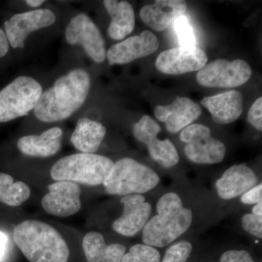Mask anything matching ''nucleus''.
<instances>
[{
  "label": "nucleus",
  "mask_w": 262,
  "mask_h": 262,
  "mask_svg": "<svg viewBox=\"0 0 262 262\" xmlns=\"http://www.w3.org/2000/svg\"><path fill=\"white\" fill-rule=\"evenodd\" d=\"M201 113L199 104L187 97H177L170 104L161 105L155 108V117L165 123L170 134H177L189 126Z\"/></svg>",
  "instance_id": "obj_16"
},
{
  "label": "nucleus",
  "mask_w": 262,
  "mask_h": 262,
  "mask_svg": "<svg viewBox=\"0 0 262 262\" xmlns=\"http://www.w3.org/2000/svg\"><path fill=\"white\" fill-rule=\"evenodd\" d=\"M65 37L69 44L82 46L93 61L102 63L106 58L102 34L89 15L80 13L71 19L66 29Z\"/></svg>",
  "instance_id": "obj_10"
},
{
  "label": "nucleus",
  "mask_w": 262,
  "mask_h": 262,
  "mask_svg": "<svg viewBox=\"0 0 262 262\" xmlns=\"http://www.w3.org/2000/svg\"><path fill=\"white\" fill-rule=\"evenodd\" d=\"M241 223L246 232L258 238H261L262 215L247 213L243 216Z\"/></svg>",
  "instance_id": "obj_28"
},
{
  "label": "nucleus",
  "mask_w": 262,
  "mask_h": 262,
  "mask_svg": "<svg viewBox=\"0 0 262 262\" xmlns=\"http://www.w3.org/2000/svg\"><path fill=\"white\" fill-rule=\"evenodd\" d=\"M160 131L159 124L149 115H144L134 125L133 134L138 141L147 146L153 160L164 168H170L179 163V153L171 141L158 139Z\"/></svg>",
  "instance_id": "obj_9"
},
{
  "label": "nucleus",
  "mask_w": 262,
  "mask_h": 262,
  "mask_svg": "<svg viewBox=\"0 0 262 262\" xmlns=\"http://www.w3.org/2000/svg\"><path fill=\"white\" fill-rule=\"evenodd\" d=\"M160 258L156 248L146 244H136L125 253L120 262H160Z\"/></svg>",
  "instance_id": "obj_25"
},
{
  "label": "nucleus",
  "mask_w": 262,
  "mask_h": 262,
  "mask_svg": "<svg viewBox=\"0 0 262 262\" xmlns=\"http://www.w3.org/2000/svg\"><path fill=\"white\" fill-rule=\"evenodd\" d=\"M261 110L262 98L260 97L253 103L248 114V122L259 131L262 130Z\"/></svg>",
  "instance_id": "obj_29"
},
{
  "label": "nucleus",
  "mask_w": 262,
  "mask_h": 262,
  "mask_svg": "<svg viewBox=\"0 0 262 262\" xmlns=\"http://www.w3.org/2000/svg\"><path fill=\"white\" fill-rule=\"evenodd\" d=\"M106 11L111 16L108 36L115 40L127 37L135 27V13L130 3L127 1L105 0L103 2Z\"/></svg>",
  "instance_id": "obj_22"
},
{
  "label": "nucleus",
  "mask_w": 262,
  "mask_h": 262,
  "mask_svg": "<svg viewBox=\"0 0 262 262\" xmlns=\"http://www.w3.org/2000/svg\"><path fill=\"white\" fill-rule=\"evenodd\" d=\"M7 237L4 233L0 232V261L4 256L5 249H6Z\"/></svg>",
  "instance_id": "obj_33"
},
{
  "label": "nucleus",
  "mask_w": 262,
  "mask_h": 262,
  "mask_svg": "<svg viewBox=\"0 0 262 262\" xmlns=\"http://www.w3.org/2000/svg\"><path fill=\"white\" fill-rule=\"evenodd\" d=\"M25 3L33 8H37L42 5L45 1L43 0H27Z\"/></svg>",
  "instance_id": "obj_34"
},
{
  "label": "nucleus",
  "mask_w": 262,
  "mask_h": 262,
  "mask_svg": "<svg viewBox=\"0 0 262 262\" xmlns=\"http://www.w3.org/2000/svg\"><path fill=\"white\" fill-rule=\"evenodd\" d=\"M159 48V41L150 31H144L140 35L127 38L114 45L106 53L108 64H126L152 54Z\"/></svg>",
  "instance_id": "obj_14"
},
{
  "label": "nucleus",
  "mask_w": 262,
  "mask_h": 262,
  "mask_svg": "<svg viewBox=\"0 0 262 262\" xmlns=\"http://www.w3.org/2000/svg\"><path fill=\"white\" fill-rule=\"evenodd\" d=\"M120 202L123 205V212L113 224L117 233L125 237H133L144 228L149 220L151 206L141 194L124 196Z\"/></svg>",
  "instance_id": "obj_15"
},
{
  "label": "nucleus",
  "mask_w": 262,
  "mask_h": 262,
  "mask_svg": "<svg viewBox=\"0 0 262 262\" xmlns=\"http://www.w3.org/2000/svg\"><path fill=\"white\" fill-rule=\"evenodd\" d=\"M252 72L251 66L244 60L217 59L198 72L196 80L203 87L230 89L246 83Z\"/></svg>",
  "instance_id": "obj_8"
},
{
  "label": "nucleus",
  "mask_w": 262,
  "mask_h": 262,
  "mask_svg": "<svg viewBox=\"0 0 262 262\" xmlns=\"http://www.w3.org/2000/svg\"><path fill=\"white\" fill-rule=\"evenodd\" d=\"M258 177L246 164L234 165L215 182L217 193L224 200H232L258 184Z\"/></svg>",
  "instance_id": "obj_17"
},
{
  "label": "nucleus",
  "mask_w": 262,
  "mask_h": 262,
  "mask_svg": "<svg viewBox=\"0 0 262 262\" xmlns=\"http://www.w3.org/2000/svg\"><path fill=\"white\" fill-rule=\"evenodd\" d=\"M262 199V184H256L241 196V202L246 205H256L261 203Z\"/></svg>",
  "instance_id": "obj_31"
},
{
  "label": "nucleus",
  "mask_w": 262,
  "mask_h": 262,
  "mask_svg": "<svg viewBox=\"0 0 262 262\" xmlns=\"http://www.w3.org/2000/svg\"><path fill=\"white\" fill-rule=\"evenodd\" d=\"M106 134V127L101 122L81 118L71 136V142L80 152L94 154L101 146Z\"/></svg>",
  "instance_id": "obj_23"
},
{
  "label": "nucleus",
  "mask_w": 262,
  "mask_h": 262,
  "mask_svg": "<svg viewBox=\"0 0 262 262\" xmlns=\"http://www.w3.org/2000/svg\"><path fill=\"white\" fill-rule=\"evenodd\" d=\"M220 262H254L246 250H229L222 255Z\"/></svg>",
  "instance_id": "obj_30"
},
{
  "label": "nucleus",
  "mask_w": 262,
  "mask_h": 262,
  "mask_svg": "<svg viewBox=\"0 0 262 262\" xmlns=\"http://www.w3.org/2000/svg\"><path fill=\"white\" fill-rule=\"evenodd\" d=\"M192 246L188 241H181L167 250L161 262H187L190 257Z\"/></svg>",
  "instance_id": "obj_27"
},
{
  "label": "nucleus",
  "mask_w": 262,
  "mask_h": 262,
  "mask_svg": "<svg viewBox=\"0 0 262 262\" xmlns=\"http://www.w3.org/2000/svg\"><path fill=\"white\" fill-rule=\"evenodd\" d=\"M173 23L174 29L180 46L182 47H196L194 29L187 17L182 15Z\"/></svg>",
  "instance_id": "obj_26"
},
{
  "label": "nucleus",
  "mask_w": 262,
  "mask_h": 262,
  "mask_svg": "<svg viewBox=\"0 0 262 262\" xmlns=\"http://www.w3.org/2000/svg\"><path fill=\"white\" fill-rule=\"evenodd\" d=\"M201 104L211 114L213 121L221 125L232 123L241 117L244 98L237 91H229L215 96L205 97Z\"/></svg>",
  "instance_id": "obj_19"
},
{
  "label": "nucleus",
  "mask_w": 262,
  "mask_h": 262,
  "mask_svg": "<svg viewBox=\"0 0 262 262\" xmlns=\"http://www.w3.org/2000/svg\"><path fill=\"white\" fill-rule=\"evenodd\" d=\"M82 248L87 262H120L126 252L124 245H106L103 234L88 232L82 239Z\"/></svg>",
  "instance_id": "obj_21"
},
{
  "label": "nucleus",
  "mask_w": 262,
  "mask_h": 262,
  "mask_svg": "<svg viewBox=\"0 0 262 262\" xmlns=\"http://www.w3.org/2000/svg\"><path fill=\"white\" fill-rule=\"evenodd\" d=\"M157 213L143 228V243L151 247L168 246L185 233L192 225V211L184 208L182 199L176 193L168 192L160 198Z\"/></svg>",
  "instance_id": "obj_3"
},
{
  "label": "nucleus",
  "mask_w": 262,
  "mask_h": 262,
  "mask_svg": "<svg viewBox=\"0 0 262 262\" xmlns=\"http://www.w3.org/2000/svg\"><path fill=\"white\" fill-rule=\"evenodd\" d=\"M13 241L29 262H67L70 258L63 236L41 221L20 222L13 230Z\"/></svg>",
  "instance_id": "obj_2"
},
{
  "label": "nucleus",
  "mask_w": 262,
  "mask_h": 262,
  "mask_svg": "<svg viewBox=\"0 0 262 262\" xmlns=\"http://www.w3.org/2000/svg\"><path fill=\"white\" fill-rule=\"evenodd\" d=\"M48 189L49 192L41 201L43 209L48 214L65 218L80 211L82 203L81 189L78 184L58 181L49 185Z\"/></svg>",
  "instance_id": "obj_12"
},
{
  "label": "nucleus",
  "mask_w": 262,
  "mask_h": 262,
  "mask_svg": "<svg viewBox=\"0 0 262 262\" xmlns=\"http://www.w3.org/2000/svg\"><path fill=\"white\" fill-rule=\"evenodd\" d=\"M159 182V176L154 170L132 158H125L115 163L110 178L103 185L108 194L127 196L148 192Z\"/></svg>",
  "instance_id": "obj_5"
},
{
  "label": "nucleus",
  "mask_w": 262,
  "mask_h": 262,
  "mask_svg": "<svg viewBox=\"0 0 262 262\" xmlns=\"http://www.w3.org/2000/svg\"><path fill=\"white\" fill-rule=\"evenodd\" d=\"M113 160L103 155L77 153L66 156L54 163L51 170L55 181H68L86 186L101 185L113 172Z\"/></svg>",
  "instance_id": "obj_4"
},
{
  "label": "nucleus",
  "mask_w": 262,
  "mask_h": 262,
  "mask_svg": "<svg viewBox=\"0 0 262 262\" xmlns=\"http://www.w3.org/2000/svg\"><path fill=\"white\" fill-rule=\"evenodd\" d=\"M180 139L187 144L184 151L192 163L213 165L225 159V144L212 137L211 129L206 125L193 124L186 127L181 132Z\"/></svg>",
  "instance_id": "obj_7"
},
{
  "label": "nucleus",
  "mask_w": 262,
  "mask_h": 262,
  "mask_svg": "<svg viewBox=\"0 0 262 262\" xmlns=\"http://www.w3.org/2000/svg\"><path fill=\"white\" fill-rule=\"evenodd\" d=\"M56 20L54 13L46 8L18 13L5 22V34L12 48H24L32 33L53 25Z\"/></svg>",
  "instance_id": "obj_11"
},
{
  "label": "nucleus",
  "mask_w": 262,
  "mask_h": 262,
  "mask_svg": "<svg viewBox=\"0 0 262 262\" xmlns=\"http://www.w3.org/2000/svg\"><path fill=\"white\" fill-rule=\"evenodd\" d=\"M187 9V3L183 0H158L143 7L140 16L146 25L157 32H162L184 15Z\"/></svg>",
  "instance_id": "obj_18"
},
{
  "label": "nucleus",
  "mask_w": 262,
  "mask_h": 262,
  "mask_svg": "<svg viewBox=\"0 0 262 262\" xmlns=\"http://www.w3.org/2000/svg\"><path fill=\"white\" fill-rule=\"evenodd\" d=\"M9 42L6 34L3 29H0V58L4 57L9 51Z\"/></svg>",
  "instance_id": "obj_32"
},
{
  "label": "nucleus",
  "mask_w": 262,
  "mask_h": 262,
  "mask_svg": "<svg viewBox=\"0 0 262 262\" xmlns=\"http://www.w3.org/2000/svg\"><path fill=\"white\" fill-rule=\"evenodd\" d=\"M91 84V77L86 71L82 69L71 71L42 92L34 108V115L38 120L48 123L69 118L85 102Z\"/></svg>",
  "instance_id": "obj_1"
},
{
  "label": "nucleus",
  "mask_w": 262,
  "mask_h": 262,
  "mask_svg": "<svg viewBox=\"0 0 262 262\" xmlns=\"http://www.w3.org/2000/svg\"><path fill=\"white\" fill-rule=\"evenodd\" d=\"M63 130L53 127L41 135L23 136L18 139L17 146L20 152L33 158H49L57 154L61 147Z\"/></svg>",
  "instance_id": "obj_20"
},
{
  "label": "nucleus",
  "mask_w": 262,
  "mask_h": 262,
  "mask_svg": "<svg viewBox=\"0 0 262 262\" xmlns=\"http://www.w3.org/2000/svg\"><path fill=\"white\" fill-rule=\"evenodd\" d=\"M31 189L26 183L14 182L11 176L0 173V202L11 207H18L28 201Z\"/></svg>",
  "instance_id": "obj_24"
},
{
  "label": "nucleus",
  "mask_w": 262,
  "mask_h": 262,
  "mask_svg": "<svg viewBox=\"0 0 262 262\" xmlns=\"http://www.w3.org/2000/svg\"><path fill=\"white\" fill-rule=\"evenodd\" d=\"M208 61L206 52L198 47L171 48L160 53L155 67L166 75H182L200 71Z\"/></svg>",
  "instance_id": "obj_13"
},
{
  "label": "nucleus",
  "mask_w": 262,
  "mask_h": 262,
  "mask_svg": "<svg viewBox=\"0 0 262 262\" xmlns=\"http://www.w3.org/2000/svg\"><path fill=\"white\" fill-rule=\"evenodd\" d=\"M253 214L262 215V203H258L255 205L252 208Z\"/></svg>",
  "instance_id": "obj_35"
},
{
  "label": "nucleus",
  "mask_w": 262,
  "mask_h": 262,
  "mask_svg": "<svg viewBox=\"0 0 262 262\" xmlns=\"http://www.w3.org/2000/svg\"><path fill=\"white\" fill-rule=\"evenodd\" d=\"M42 94L37 80L20 76L0 91V122L27 116L34 110Z\"/></svg>",
  "instance_id": "obj_6"
}]
</instances>
